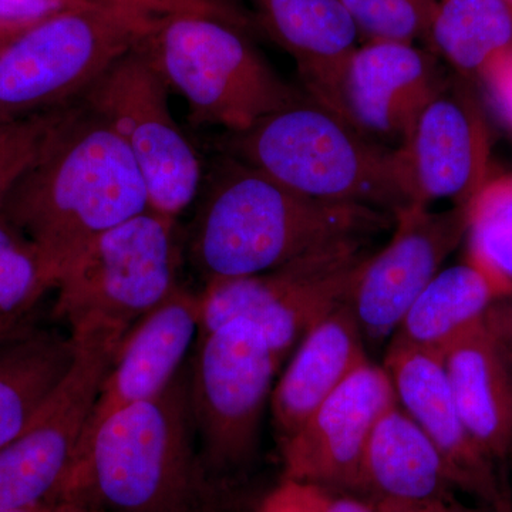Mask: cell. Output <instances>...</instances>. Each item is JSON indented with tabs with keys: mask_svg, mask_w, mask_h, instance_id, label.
<instances>
[{
	"mask_svg": "<svg viewBox=\"0 0 512 512\" xmlns=\"http://www.w3.org/2000/svg\"><path fill=\"white\" fill-rule=\"evenodd\" d=\"M201 185L192 224V262L205 285L264 274L349 239L389 228V212L315 200L225 154Z\"/></svg>",
	"mask_w": 512,
	"mask_h": 512,
	"instance_id": "1",
	"label": "cell"
},
{
	"mask_svg": "<svg viewBox=\"0 0 512 512\" xmlns=\"http://www.w3.org/2000/svg\"><path fill=\"white\" fill-rule=\"evenodd\" d=\"M195 441L183 369L163 393L87 429L60 503L93 512H205L210 471Z\"/></svg>",
	"mask_w": 512,
	"mask_h": 512,
	"instance_id": "2",
	"label": "cell"
},
{
	"mask_svg": "<svg viewBox=\"0 0 512 512\" xmlns=\"http://www.w3.org/2000/svg\"><path fill=\"white\" fill-rule=\"evenodd\" d=\"M148 210L146 183L126 144L79 100L45 154L13 185L0 215L60 278L94 238Z\"/></svg>",
	"mask_w": 512,
	"mask_h": 512,
	"instance_id": "3",
	"label": "cell"
},
{
	"mask_svg": "<svg viewBox=\"0 0 512 512\" xmlns=\"http://www.w3.org/2000/svg\"><path fill=\"white\" fill-rule=\"evenodd\" d=\"M222 150L315 200L392 215L416 205L402 150L367 137L308 94L248 130L228 133Z\"/></svg>",
	"mask_w": 512,
	"mask_h": 512,
	"instance_id": "4",
	"label": "cell"
},
{
	"mask_svg": "<svg viewBox=\"0 0 512 512\" xmlns=\"http://www.w3.org/2000/svg\"><path fill=\"white\" fill-rule=\"evenodd\" d=\"M247 26L212 13H173L161 16L144 40L168 89L184 97L197 126L241 133L305 96L269 66Z\"/></svg>",
	"mask_w": 512,
	"mask_h": 512,
	"instance_id": "5",
	"label": "cell"
},
{
	"mask_svg": "<svg viewBox=\"0 0 512 512\" xmlns=\"http://www.w3.org/2000/svg\"><path fill=\"white\" fill-rule=\"evenodd\" d=\"M160 18L90 2L25 30L0 55V124L77 103L153 33Z\"/></svg>",
	"mask_w": 512,
	"mask_h": 512,
	"instance_id": "6",
	"label": "cell"
},
{
	"mask_svg": "<svg viewBox=\"0 0 512 512\" xmlns=\"http://www.w3.org/2000/svg\"><path fill=\"white\" fill-rule=\"evenodd\" d=\"M175 221L148 210L94 238L64 268L55 312L69 335L127 330L177 288Z\"/></svg>",
	"mask_w": 512,
	"mask_h": 512,
	"instance_id": "7",
	"label": "cell"
},
{
	"mask_svg": "<svg viewBox=\"0 0 512 512\" xmlns=\"http://www.w3.org/2000/svg\"><path fill=\"white\" fill-rule=\"evenodd\" d=\"M282 360L244 320L200 333L188 390L201 457L210 473L238 470L254 456Z\"/></svg>",
	"mask_w": 512,
	"mask_h": 512,
	"instance_id": "8",
	"label": "cell"
},
{
	"mask_svg": "<svg viewBox=\"0 0 512 512\" xmlns=\"http://www.w3.org/2000/svg\"><path fill=\"white\" fill-rule=\"evenodd\" d=\"M168 92L143 42L80 101L126 144L146 183L150 210L177 221L200 194L204 168L171 114Z\"/></svg>",
	"mask_w": 512,
	"mask_h": 512,
	"instance_id": "9",
	"label": "cell"
},
{
	"mask_svg": "<svg viewBox=\"0 0 512 512\" xmlns=\"http://www.w3.org/2000/svg\"><path fill=\"white\" fill-rule=\"evenodd\" d=\"M370 239H349L264 274L205 285L201 333L244 320L282 359L312 325L346 302Z\"/></svg>",
	"mask_w": 512,
	"mask_h": 512,
	"instance_id": "10",
	"label": "cell"
},
{
	"mask_svg": "<svg viewBox=\"0 0 512 512\" xmlns=\"http://www.w3.org/2000/svg\"><path fill=\"white\" fill-rule=\"evenodd\" d=\"M76 357L28 426L0 450V508L59 504L120 336H70Z\"/></svg>",
	"mask_w": 512,
	"mask_h": 512,
	"instance_id": "11",
	"label": "cell"
},
{
	"mask_svg": "<svg viewBox=\"0 0 512 512\" xmlns=\"http://www.w3.org/2000/svg\"><path fill=\"white\" fill-rule=\"evenodd\" d=\"M467 205L433 212L410 205L394 215L389 244L370 254L346 299L366 343L380 345L394 332L444 261L466 238Z\"/></svg>",
	"mask_w": 512,
	"mask_h": 512,
	"instance_id": "12",
	"label": "cell"
},
{
	"mask_svg": "<svg viewBox=\"0 0 512 512\" xmlns=\"http://www.w3.org/2000/svg\"><path fill=\"white\" fill-rule=\"evenodd\" d=\"M394 402L386 370L366 360L282 441L284 480L356 493L367 441Z\"/></svg>",
	"mask_w": 512,
	"mask_h": 512,
	"instance_id": "13",
	"label": "cell"
},
{
	"mask_svg": "<svg viewBox=\"0 0 512 512\" xmlns=\"http://www.w3.org/2000/svg\"><path fill=\"white\" fill-rule=\"evenodd\" d=\"M383 367L396 402L439 450L454 487L487 507L512 508L497 463L478 446L458 412L441 353L389 342Z\"/></svg>",
	"mask_w": 512,
	"mask_h": 512,
	"instance_id": "14",
	"label": "cell"
},
{
	"mask_svg": "<svg viewBox=\"0 0 512 512\" xmlns=\"http://www.w3.org/2000/svg\"><path fill=\"white\" fill-rule=\"evenodd\" d=\"M400 150L416 205L446 198L467 205L487 183L490 134L463 84L444 83Z\"/></svg>",
	"mask_w": 512,
	"mask_h": 512,
	"instance_id": "15",
	"label": "cell"
},
{
	"mask_svg": "<svg viewBox=\"0 0 512 512\" xmlns=\"http://www.w3.org/2000/svg\"><path fill=\"white\" fill-rule=\"evenodd\" d=\"M443 86L433 53L412 43L367 42L346 64L339 111L367 137L402 148Z\"/></svg>",
	"mask_w": 512,
	"mask_h": 512,
	"instance_id": "16",
	"label": "cell"
},
{
	"mask_svg": "<svg viewBox=\"0 0 512 512\" xmlns=\"http://www.w3.org/2000/svg\"><path fill=\"white\" fill-rule=\"evenodd\" d=\"M200 333V295L178 285L120 340L89 427L116 410L163 393L184 369Z\"/></svg>",
	"mask_w": 512,
	"mask_h": 512,
	"instance_id": "17",
	"label": "cell"
},
{
	"mask_svg": "<svg viewBox=\"0 0 512 512\" xmlns=\"http://www.w3.org/2000/svg\"><path fill=\"white\" fill-rule=\"evenodd\" d=\"M248 2L259 28L295 60L306 94L340 114V80L357 49L359 37L343 3L340 0Z\"/></svg>",
	"mask_w": 512,
	"mask_h": 512,
	"instance_id": "18",
	"label": "cell"
},
{
	"mask_svg": "<svg viewBox=\"0 0 512 512\" xmlns=\"http://www.w3.org/2000/svg\"><path fill=\"white\" fill-rule=\"evenodd\" d=\"M443 457L399 403L380 416L367 441L356 493L384 510H403L453 498Z\"/></svg>",
	"mask_w": 512,
	"mask_h": 512,
	"instance_id": "19",
	"label": "cell"
},
{
	"mask_svg": "<svg viewBox=\"0 0 512 512\" xmlns=\"http://www.w3.org/2000/svg\"><path fill=\"white\" fill-rule=\"evenodd\" d=\"M366 360L365 338L348 303L312 325L272 390L271 412L279 443L289 439Z\"/></svg>",
	"mask_w": 512,
	"mask_h": 512,
	"instance_id": "20",
	"label": "cell"
},
{
	"mask_svg": "<svg viewBox=\"0 0 512 512\" xmlns=\"http://www.w3.org/2000/svg\"><path fill=\"white\" fill-rule=\"evenodd\" d=\"M471 436L495 463L512 454V359L484 320L441 353Z\"/></svg>",
	"mask_w": 512,
	"mask_h": 512,
	"instance_id": "21",
	"label": "cell"
},
{
	"mask_svg": "<svg viewBox=\"0 0 512 512\" xmlns=\"http://www.w3.org/2000/svg\"><path fill=\"white\" fill-rule=\"evenodd\" d=\"M70 335L28 328L0 342V450L18 437L69 372Z\"/></svg>",
	"mask_w": 512,
	"mask_h": 512,
	"instance_id": "22",
	"label": "cell"
},
{
	"mask_svg": "<svg viewBox=\"0 0 512 512\" xmlns=\"http://www.w3.org/2000/svg\"><path fill=\"white\" fill-rule=\"evenodd\" d=\"M507 296L511 295L503 286L471 262L441 269L389 342L443 353L451 342L483 322L495 302Z\"/></svg>",
	"mask_w": 512,
	"mask_h": 512,
	"instance_id": "23",
	"label": "cell"
},
{
	"mask_svg": "<svg viewBox=\"0 0 512 512\" xmlns=\"http://www.w3.org/2000/svg\"><path fill=\"white\" fill-rule=\"evenodd\" d=\"M427 42L458 72L478 76L512 47V5L507 0H441Z\"/></svg>",
	"mask_w": 512,
	"mask_h": 512,
	"instance_id": "24",
	"label": "cell"
},
{
	"mask_svg": "<svg viewBox=\"0 0 512 512\" xmlns=\"http://www.w3.org/2000/svg\"><path fill=\"white\" fill-rule=\"evenodd\" d=\"M467 212V261L512 295V177L487 181Z\"/></svg>",
	"mask_w": 512,
	"mask_h": 512,
	"instance_id": "25",
	"label": "cell"
},
{
	"mask_svg": "<svg viewBox=\"0 0 512 512\" xmlns=\"http://www.w3.org/2000/svg\"><path fill=\"white\" fill-rule=\"evenodd\" d=\"M57 279L42 251L0 215V323L28 325L29 313L55 291Z\"/></svg>",
	"mask_w": 512,
	"mask_h": 512,
	"instance_id": "26",
	"label": "cell"
},
{
	"mask_svg": "<svg viewBox=\"0 0 512 512\" xmlns=\"http://www.w3.org/2000/svg\"><path fill=\"white\" fill-rule=\"evenodd\" d=\"M77 106L79 101L62 109L0 124V207L13 185L45 154Z\"/></svg>",
	"mask_w": 512,
	"mask_h": 512,
	"instance_id": "27",
	"label": "cell"
},
{
	"mask_svg": "<svg viewBox=\"0 0 512 512\" xmlns=\"http://www.w3.org/2000/svg\"><path fill=\"white\" fill-rule=\"evenodd\" d=\"M359 35L369 42L427 40L429 26L409 0H340Z\"/></svg>",
	"mask_w": 512,
	"mask_h": 512,
	"instance_id": "28",
	"label": "cell"
},
{
	"mask_svg": "<svg viewBox=\"0 0 512 512\" xmlns=\"http://www.w3.org/2000/svg\"><path fill=\"white\" fill-rule=\"evenodd\" d=\"M87 2L131 6V8L141 9L156 16L181 12H201L248 22L247 18L229 0H87Z\"/></svg>",
	"mask_w": 512,
	"mask_h": 512,
	"instance_id": "29",
	"label": "cell"
},
{
	"mask_svg": "<svg viewBox=\"0 0 512 512\" xmlns=\"http://www.w3.org/2000/svg\"><path fill=\"white\" fill-rule=\"evenodd\" d=\"M87 0H0V23L32 28L43 20L87 5Z\"/></svg>",
	"mask_w": 512,
	"mask_h": 512,
	"instance_id": "30",
	"label": "cell"
},
{
	"mask_svg": "<svg viewBox=\"0 0 512 512\" xmlns=\"http://www.w3.org/2000/svg\"><path fill=\"white\" fill-rule=\"evenodd\" d=\"M495 110L512 128V47L495 56L478 73Z\"/></svg>",
	"mask_w": 512,
	"mask_h": 512,
	"instance_id": "31",
	"label": "cell"
},
{
	"mask_svg": "<svg viewBox=\"0 0 512 512\" xmlns=\"http://www.w3.org/2000/svg\"><path fill=\"white\" fill-rule=\"evenodd\" d=\"M298 484L305 512H384L379 505L365 497L342 494L311 484Z\"/></svg>",
	"mask_w": 512,
	"mask_h": 512,
	"instance_id": "32",
	"label": "cell"
},
{
	"mask_svg": "<svg viewBox=\"0 0 512 512\" xmlns=\"http://www.w3.org/2000/svg\"><path fill=\"white\" fill-rule=\"evenodd\" d=\"M484 323L512 359V295L495 302Z\"/></svg>",
	"mask_w": 512,
	"mask_h": 512,
	"instance_id": "33",
	"label": "cell"
},
{
	"mask_svg": "<svg viewBox=\"0 0 512 512\" xmlns=\"http://www.w3.org/2000/svg\"><path fill=\"white\" fill-rule=\"evenodd\" d=\"M255 512H305L299 484L295 481H282Z\"/></svg>",
	"mask_w": 512,
	"mask_h": 512,
	"instance_id": "34",
	"label": "cell"
},
{
	"mask_svg": "<svg viewBox=\"0 0 512 512\" xmlns=\"http://www.w3.org/2000/svg\"><path fill=\"white\" fill-rule=\"evenodd\" d=\"M384 512H512V508H468L464 505L456 503L454 498L450 500L437 501V503H431L427 505H420V507L403 508V510H384Z\"/></svg>",
	"mask_w": 512,
	"mask_h": 512,
	"instance_id": "35",
	"label": "cell"
},
{
	"mask_svg": "<svg viewBox=\"0 0 512 512\" xmlns=\"http://www.w3.org/2000/svg\"><path fill=\"white\" fill-rule=\"evenodd\" d=\"M0 512H93L72 504H50L32 508H0Z\"/></svg>",
	"mask_w": 512,
	"mask_h": 512,
	"instance_id": "36",
	"label": "cell"
},
{
	"mask_svg": "<svg viewBox=\"0 0 512 512\" xmlns=\"http://www.w3.org/2000/svg\"><path fill=\"white\" fill-rule=\"evenodd\" d=\"M410 3L419 10L421 18L427 23V26L431 25L434 15H436L437 8H439V2L437 0H409ZM429 36V35H427Z\"/></svg>",
	"mask_w": 512,
	"mask_h": 512,
	"instance_id": "37",
	"label": "cell"
},
{
	"mask_svg": "<svg viewBox=\"0 0 512 512\" xmlns=\"http://www.w3.org/2000/svg\"><path fill=\"white\" fill-rule=\"evenodd\" d=\"M28 29L29 28H18V26L3 25V23H0V37L15 39V37L22 35V33Z\"/></svg>",
	"mask_w": 512,
	"mask_h": 512,
	"instance_id": "38",
	"label": "cell"
},
{
	"mask_svg": "<svg viewBox=\"0 0 512 512\" xmlns=\"http://www.w3.org/2000/svg\"><path fill=\"white\" fill-rule=\"evenodd\" d=\"M29 325L15 326V325H6V323H0V342L2 340L8 339L9 336L15 335L19 330L28 328Z\"/></svg>",
	"mask_w": 512,
	"mask_h": 512,
	"instance_id": "39",
	"label": "cell"
},
{
	"mask_svg": "<svg viewBox=\"0 0 512 512\" xmlns=\"http://www.w3.org/2000/svg\"><path fill=\"white\" fill-rule=\"evenodd\" d=\"M15 39H16V37H15ZM15 39H9V37H0V55H2L3 50H5L6 47H8L9 43Z\"/></svg>",
	"mask_w": 512,
	"mask_h": 512,
	"instance_id": "40",
	"label": "cell"
},
{
	"mask_svg": "<svg viewBox=\"0 0 512 512\" xmlns=\"http://www.w3.org/2000/svg\"><path fill=\"white\" fill-rule=\"evenodd\" d=\"M508 3H510V5H512V0H507Z\"/></svg>",
	"mask_w": 512,
	"mask_h": 512,
	"instance_id": "41",
	"label": "cell"
}]
</instances>
